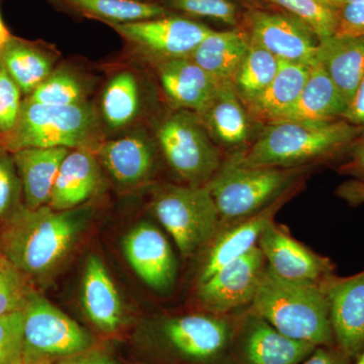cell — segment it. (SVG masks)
<instances>
[{
  "instance_id": "obj_1",
  "label": "cell",
  "mask_w": 364,
  "mask_h": 364,
  "mask_svg": "<svg viewBox=\"0 0 364 364\" xmlns=\"http://www.w3.org/2000/svg\"><path fill=\"white\" fill-rule=\"evenodd\" d=\"M90 210H56L21 205L4 222L2 256L26 277H43L58 267L87 227Z\"/></svg>"
},
{
  "instance_id": "obj_2",
  "label": "cell",
  "mask_w": 364,
  "mask_h": 364,
  "mask_svg": "<svg viewBox=\"0 0 364 364\" xmlns=\"http://www.w3.org/2000/svg\"><path fill=\"white\" fill-rule=\"evenodd\" d=\"M361 133L344 119L275 122L263 126L250 145L230 158L245 166L312 167L347 152Z\"/></svg>"
},
{
  "instance_id": "obj_3",
  "label": "cell",
  "mask_w": 364,
  "mask_h": 364,
  "mask_svg": "<svg viewBox=\"0 0 364 364\" xmlns=\"http://www.w3.org/2000/svg\"><path fill=\"white\" fill-rule=\"evenodd\" d=\"M250 308L289 338L336 346L322 284L282 279L267 263Z\"/></svg>"
},
{
  "instance_id": "obj_4",
  "label": "cell",
  "mask_w": 364,
  "mask_h": 364,
  "mask_svg": "<svg viewBox=\"0 0 364 364\" xmlns=\"http://www.w3.org/2000/svg\"><path fill=\"white\" fill-rule=\"evenodd\" d=\"M11 153L28 148H67L97 152L102 145L100 121L92 105H46L26 100L18 123L4 135Z\"/></svg>"
},
{
  "instance_id": "obj_5",
  "label": "cell",
  "mask_w": 364,
  "mask_h": 364,
  "mask_svg": "<svg viewBox=\"0 0 364 364\" xmlns=\"http://www.w3.org/2000/svg\"><path fill=\"white\" fill-rule=\"evenodd\" d=\"M310 168L245 166L229 158L208 183L221 223L229 224L264 210L301 186V179Z\"/></svg>"
},
{
  "instance_id": "obj_6",
  "label": "cell",
  "mask_w": 364,
  "mask_h": 364,
  "mask_svg": "<svg viewBox=\"0 0 364 364\" xmlns=\"http://www.w3.org/2000/svg\"><path fill=\"white\" fill-rule=\"evenodd\" d=\"M152 208L183 257L195 255L210 243L221 225L208 184H162L155 189Z\"/></svg>"
},
{
  "instance_id": "obj_7",
  "label": "cell",
  "mask_w": 364,
  "mask_h": 364,
  "mask_svg": "<svg viewBox=\"0 0 364 364\" xmlns=\"http://www.w3.org/2000/svg\"><path fill=\"white\" fill-rule=\"evenodd\" d=\"M156 138L167 164L188 186H205L221 167L219 147L195 112H171L158 124Z\"/></svg>"
},
{
  "instance_id": "obj_8",
  "label": "cell",
  "mask_w": 364,
  "mask_h": 364,
  "mask_svg": "<svg viewBox=\"0 0 364 364\" xmlns=\"http://www.w3.org/2000/svg\"><path fill=\"white\" fill-rule=\"evenodd\" d=\"M23 313V355L67 358L90 350L87 330L33 291Z\"/></svg>"
},
{
  "instance_id": "obj_9",
  "label": "cell",
  "mask_w": 364,
  "mask_h": 364,
  "mask_svg": "<svg viewBox=\"0 0 364 364\" xmlns=\"http://www.w3.org/2000/svg\"><path fill=\"white\" fill-rule=\"evenodd\" d=\"M109 26L135 52L154 65L169 60L188 58L203 40L214 31L198 21L170 14L152 20Z\"/></svg>"
},
{
  "instance_id": "obj_10",
  "label": "cell",
  "mask_w": 364,
  "mask_h": 364,
  "mask_svg": "<svg viewBox=\"0 0 364 364\" xmlns=\"http://www.w3.org/2000/svg\"><path fill=\"white\" fill-rule=\"evenodd\" d=\"M244 23L250 39L277 59L309 66L315 63L317 33L293 14L251 9Z\"/></svg>"
},
{
  "instance_id": "obj_11",
  "label": "cell",
  "mask_w": 364,
  "mask_h": 364,
  "mask_svg": "<svg viewBox=\"0 0 364 364\" xmlns=\"http://www.w3.org/2000/svg\"><path fill=\"white\" fill-rule=\"evenodd\" d=\"M265 267L264 255L255 246L198 284L200 304L208 313L218 316L251 305Z\"/></svg>"
},
{
  "instance_id": "obj_12",
  "label": "cell",
  "mask_w": 364,
  "mask_h": 364,
  "mask_svg": "<svg viewBox=\"0 0 364 364\" xmlns=\"http://www.w3.org/2000/svg\"><path fill=\"white\" fill-rule=\"evenodd\" d=\"M268 267L282 279L323 284L334 274V265L296 240L274 221L263 230L257 243Z\"/></svg>"
},
{
  "instance_id": "obj_13",
  "label": "cell",
  "mask_w": 364,
  "mask_h": 364,
  "mask_svg": "<svg viewBox=\"0 0 364 364\" xmlns=\"http://www.w3.org/2000/svg\"><path fill=\"white\" fill-rule=\"evenodd\" d=\"M165 341L178 355L188 360L212 361L227 351L232 326L214 314H193L167 320L162 326Z\"/></svg>"
},
{
  "instance_id": "obj_14",
  "label": "cell",
  "mask_w": 364,
  "mask_h": 364,
  "mask_svg": "<svg viewBox=\"0 0 364 364\" xmlns=\"http://www.w3.org/2000/svg\"><path fill=\"white\" fill-rule=\"evenodd\" d=\"M337 348L354 360L364 348V272L322 284Z\"/></svg>"
},
{
  "instance_id": "obj_15",
  "label": "cell",
  "mask_w": 364,
  "mask_h": 364,
  "mask_svg": "<svg viewBox=\"0 0 364 364\" xmlns=\"http://www.w3.org/2000/svg\"><path fill=\"white\" fill-rule=\"evenodd\" d=\"M299 186L287 191L257 214L229 223L220 231L218 230L217 234L210 242V247L198 277V284L207 282L218 270L226 267L228 263L236 260L257 246L263 230L269 223L274 221L279 208L298 191Z\"/></svg>"
},
{
  "instance_id": "obj_16",
  "label": "cell",
  "mask_w": 364,
  "mask_h": 364,
  "mask_svg": "<svg viewBox=\"0 0 364 364\" xmlns=\"http://www.w3.org/2000/svg\"><path fill=\"white\" fill-rule=\"evenodd\" d=\"M124 252L134 272L147 286L168 291L176 279V260L166 237L150 223H141L127 235Z\"/></svg>"
},
{
  "instance_id": "obj_17",
  "label": "cell",
  "mask_w": 364,
  "mask_h": 364,
  "mask_svg": "<svg viewBox=\"0 0 364 364\" xmlns=\"http://www.w3.org/2000/svg\"><path fill=\"white\" fill-rule=\"evenodd\" d=\"M316 348L289 338L251 312L242 325L240 352L245 364H299Z\"/></svg>"
},
{
  "instance_id": "obj_18",
  "label": "cell",
  "mask_w": 364,
  "mask_h": 364,
  "mask_svg": "<svg viewBox=\"0 0 364 364\" xmlns=\"http://www.w3.org/2000/svg\"><path fill=\"white\" fill-rule=\"evenodd\" d=\"M198 117L218 147L235 152L247 147L254 122L233 83H220L215 97Z\"/></svg>"
},
{
  "instance_id": "obj_19",
  "label": "cell",
  "mask_w": 364,
  "mask_h": 364,
  "mask_svg": "<svg viewBox=\"0 0 364 364\" xmlns=\"http://www.w3.org/2000/svg\"><path fill=\"white\" fill-rule=\"evenodd\" d=\"M160 85L176 109L200 114L215 97L220 83L191 58L155 64Z\"/></svg>"
},
{
  "instance_id": "obj_20",
  "label": "cell",
  "mask_w": 364,
  "mask_h": 364,
  "mask_svg": "<svg viewBox=\"0 0 364 364\" xmlns=\"http://www.w3.org/2000/svg\"><path fill=\"white\" fill-rule=\"evenodd\" d=\"M102 186V170L95 152L70 150L61 163L48 205L56 210H73L97 195Z\"/></svg>"
},
{
  "instance_id": "obj_21",
  "label": "cell",
  "mask_w": 364,
  "mask_h": 364,
  "mask_svg": "<svg viewBox=\"0 0 364 364\" xmlns=\"http://www.w3.org/2000/svg\"><path fill=\"white\" fill-rule=\"evenodd\" d=\"M97 153L107 171L123 186L143 183L154 169V148L147 136L139 133L107 141L100 145Z\"/></svg>"
},
{
  "instance_id": "obj_22",
  "label": "cell",
  "mask_w": 364,
  "mask_h": 364,
  "mask_svg": "<svg viewBox=\"0 0 364 364\" xmlns=\"http://www.w3.org/2000/svg\"><path fill=\"white\" fill-rule=\"evenodd\" d=\"M316 62L349 105L364 78V37L333 35L318 39Z\"/></svg>"
},
{
  "instance_id": "obj_23",
  "label": "cell",
  "mask_w": 364,
  "mask_h": 364,
  "mask_svg": "<svg viewBox=\"0 0 364 364\" xmlns=\"http://www.w3.org/2000/svg\"><path fill=\"white\" fill-rule=\"evenodd\" d=\"M346 100L320 64L315 62L299 97L279 121L334 122L342 119ZM275 123V122H274Z\"/></svg>"
},
{
  "instance_id": "obj_24",
  "label": "cell",
  "mask_w": 364,
  "mask_h": 364,
  "mask_svg": "<svg viewBox=\"0 0 364 364\" xmlns=\"http://www.w3.org/2000/svg\"><path fill=\"white\" fill-rule=\"evenodd\" d=\"M69 151L67 148H28L13 153L26 208L35 210L49 205L55 179Z\"/></svg>"
},
{
  "instance_id": "obj_25",
  "label": "cell",
  "mask_w": 364,
  "mask_h": 364,
  "mask_svg": "<svg viewBox=\"0 0 364 364\" xmlns=\"http://www.w3.org/2000/svg\"><path fill=\"white\" fill-rule=\"evenodd\" d=\"M81 301L88 318L105 333L117 331L123 322V306L114 282L97 255L86 261Z\"/></svg>"
},
{
  "instance_id": "obj_26",
  "label": "cell",
  "mask_w": 364,
  "mask_h": 364,
  "mask_svg": "<svg viewBox=\"0 0 364 364\" xmlns=\"http://www.w3.org/2000/svg\"><path fill=\"white\" fill-rule=\"evenodd\" d=\"M249 46L250 37L246 31L240 28L225 32L213 31L189 58L217 82H232L247 54Z\"/></svg>"
},
{
  "instance_id": "obj_27",
  "label": "cell",
  "mask_w": 364,
  "mask_h": 364,
  "mask_svg": "<svg viewBox=\"0 0 364 364\" xmlns=\"http://www.w3.org/2000/svg\"><path fill=\"white\" fill-rule=\"evenodd\" d=\"M310 66L279 60V68L267 90L246 107L254 123H274L296 102L306 78Z\"/></svg>"
},
{
  "instance_id": "obj_28",
  "label": "cell",
  "mask_w": 364,
  "mask_h": 364,
  "mask_svg": "<svg viewBox=\"0 0 364 364\" xmlns=\"http://www.w3.org/2000/svg\"><path fill=\"white\" fill-rule=\"evenodd\" d=\"M53 63L49 53L13 38L0 49V64L25 95H30L54 71Z\"/></svg>"
},
{
  "instance_id": "obj_29",
  "label": "cell",
  "mask_w": 364,
  "mask_h": 364,
  "mask_svg": "<svg viewBox=\"0 0 364 364\" xmlns=\"http://www.w3.org/2000/svg\"><path fill=\"white\" fill-rule=\"evenodd\" d=\"M86 18L109 23H133L169 16L166 7L140 0H55Z\"/></svg>"
},
{
  "instance_id": "obj_30",
  "label": "cell",
  "mask_w": 364,
  "mask_h": 364,
  "mask_svg": "<svg viewBox=\"0 0 364 364\" xmlns=\"http://www.w3.org/2000/svg\"><path fill=\"white\" fill-rule=\"evenodd\" d=\"M279 68V60L250 39V46L232 81L245 107L259 97Z\"/></svg>"
},
{
  "instance_id": "obj_31",
  "label": "cell",
  "mask_w": 364,
  "mask_h": 364,
  "mask_svg": "<svg viewBox=\"0 0 364 364\" xmlns=\"http://www.w3.org/2000/svg\"><path fill=\"white\" fill-rule=\"evenodd\" d=\"M140 90L131 71L112 76L102 97V116L112 129H121L135 119L140 111Z\"/></svg>"
},
{
  "instance_id": "obj_32",
  "label": "cell",
  "mask_w": 364,
  "mask_h": 364,
  "mask_svg": "<svg viewBox=\"0 0 364 364\" xmlns=\"http://www.w3.org/2000/svg\"><path fill=\"white\" fill-rule=\"evenodd\" d=\"M87 86L77 74L61 68L53 71L26 100L46 105L85 104Z\"/></svg>"
},
{
  "instance_id": "obj_33",
  "label": "cell",
  "mask_w": 364,
  "mask_h": 364,
  "mask_svg": "<svg viewBox=\"0 0 364 364\" xmlns=\"http://www.w3.org/2000/svg\"><path fill=\"white\" fill-rule=\"evenodd\" d=\"M277 4L287 14L305 21L317 33L318 39L335 35L337 13L318 0H267Z\"/></svg>"
},
{
  "instance_id": "obj_34",
  "label": "cell",
  "mask_w": 364,
  "mask_h": 364,
  "mask_svg": "<svg viewBox=\"0 0 364 364\" xmlns=\"http://www.w3.org/2000/svg\"><path fill=\"white\" fill-rule=\"evenodd\" d=\"M33 291L26 275L0 255V317L23 311Z\"/></svg>"
},
{
  "instance_id": "obj_35",
  "label": "cell",
  "mask_w": 364,
  "mask_h": 364,
  "mask_svg": "<svg viewBox=\"0 0 364 364\" xmlns=\"http://www.w3.org/2000/svg\"><path fill=\"white\" fill-rule=\"evenodd\" d=\"M167 6L200 18L220 21L236 26L239 23V9L232 0H166Z\"/></svg>"
},
{
  "instance_id": "obj_36",
  "label": "cell",
  "mask_w": 364,
  "mask_h": 364,
  "mask_svg": "<svg viewBox=\"0 0 364 364\" xmlns=\"http://www.w3.org/2000/svg\"><path fill=\"white\" fill-rule=\"evenodd\" d=\"M23 355V311L0 317V364H18Z\"/></svg>"
},
{
  "instance_id": "obj_37",
  "label": "cell",
  "mask_w": 364,
  "mask_h": 364,
  "mask_svg": "<svg viewBox=\"0 0 364 364\" xmlns=\"http://www.w3.org/2000/svg\"><path fill=\"white\" fill-rule=\"evenodd\" d=\"M21 182L13 157L0 156V222L21 207Z\"/></svg>"
},
{
  "instance_id": "obj_38",
  "label": "cell",
  "mask_w": 364,
  "mask_h": 364,
  "mask_svg": "<svg viewBox=\"0 0 364 364\" xmlns=\"http://www.w3.org/2000/svg\"><path fill=\"white\" fill-rule=\"evenodd\" d=\"M21 90L0 64V135L9 133L20 117Z\"/></svg>"
},
{
  "instance_id": "obj_39",
  "label": "cell",
  "mask_w": 364,
  "mask_h": 364,
  "mask_svg": "<svg viewBox=\"0 0 364 364\" xmlns=\"http://www.w3.org/2000/svg\"><path fill=\"white\" fill-rule=\"evenodd\" d=\"M335 35L364 37V2L345 4L340 7Z\"/></svg>"
},
{
  "instance_id": "obj_40",
  "label": "cell",
  "mask_w": 364,
  "mask_h": 364,
  "mask_svg": "<svg viewBox=\"0 0 364 364\" xmlns=\"http://www.w3.org/2000/svg\"><path fill=\"white\" fill-rule=\"evenodd\" d=\"M348 151V161L340 167V171L354 177V181L364 184V131L354 141Z\"/></svg>"
},
{
  "instance_id": "obj_41",
  "label": "cell",
  "mask_w": 364,
  "mask_h": 364,
  "mask_svg": "<svg viewBox=\"0 0 364 364\" xmlns=\"http://www.w3.org/2000/svg\"><path fill=\"white\" fill-rule=\"evenodd\" d=\"M352 359L336 346L317 347L299 364H351Z\"/></svg>"
},
{
  "instance_id": "obj_42",
  "label": "cell",
  "mask_w": 364,
  "mask_h": 364,
  "mask_svg": "<svg viewBox=\"0 0 364 364\" xmlns=\"http://www.w3.org/2000/svg\"><path fill=\"white\" fill-rule=\"evenodd\" d=\"M342 119L364 131V78L349 102Z\"/></svg>"
},
{
  "instance_id": "obj_43",
  "label": "cell",
  "mask_w": 364,
  "mask_h": 364,
  "mask_svg": "<svg viewBox=\"0 0 364 364\" xmlns=\"http://www.w3.org/2000/svg\"><path fill=\"white\" fill-rule=\"evenodd\" d=\"M57 364H119L102 352L87 350L63 358Z\"/></svg>"
},
{
  "instance_id": "obj_44",
  "label": "cell",
  "mask_w": 364,
  "mask_h": 364,
  "mask_svg": "<svg viewBox=\"0 0 364 364\" xmlns=\"http://www.w3.org/2000/svg\"><path fill=\"white\" fill-rule=\"evenodd\" d=\"M338 195L351 205L364 203V184L352 181L340 186Z\"/></svg>"
},
{
  "instance_id": "obj_45",
  "label": "cell",
  "mask_w": 364,
  "mask_h": 364,
  "mask_svg": "<svg viewBox=\"0 0 364 364\" xmlns=\"http://www.w3.org/2000/svg\"><path fill=\"white\" fill-rule=\"evenodd\" d=\"M18 364H52V358L46 356L23 355V359Z\"/></svg>"
},
{
  "instance_id": "obj_46",
  "label": "cell",
  "mask_w": 364,
  "mask_h": 364,
  "mask_svg": "<svg viewBox=\"0 0 364 364\" xmlns=\"http://www.w3.org/2000/svg\"><path fill=\"white\" fill-rule=\"evenodd\" d=\"M11 39V33L7 30L6 25H4V21L1 18V14H0V49L7 44Z\"/></svg>"
},
{
  "instance_id": "obj_47",
  "label": "cell",
  "mask_w": 364,
  "mask_h": 364,
  "mask_svg": "<svg viewBox=\"0 0 364 364\" xmlns=\"http://www.w3.org/2000/svg\"><path fill=\"white\" fill-rule=\"evenodd\" d=\"M318 1L322 2L326 6L330 7V9L336 11V13L340 7L344 4V0H318Z\"/></svg>"
},
{
  "instance_id": "obj_48",
  "label": "cell",
  "mask_w": 364,
  "mask_h": 364,
  "mask_svg": "<svg viewBox=\"0 0 364 364\" xmlns=\"http://www.w3.org/2000/svg\"><path fill=\"white\" fill-rule=\"evenodd\" d=\"M354 360H355V363L354 364H364V348Z\"/></svg>"
},
{
  "instance_id": "obj_49",
  "label": "cell",
  "mask_w": 364,
  "mask_h": 364,
  "mask_svg": "<svg viewBox=\"0 0 364 364\" xmlns=\"http://www.w3.org/2000/svg\"><path fill=\"white\" fill-rule=\"evenodd\" d=\"M243 1L247 2V4H251V6H258L260 0H243Z\"/></svg>"
},
{
  "instance_id": "obj_50",
  "label": "cell",
  "mask_w": 364,
  "mask_h": 364,
  "mask_svg": "<svg viewBox=\"0 0 364 364\" xmlns=\"http://www.w3.org/2000/svg\"><path fill=\"white\" fill-rule=\"evenodd\" d=\"M352 2H364V0H344V4H352Z\"/></svg>"
}]
</instances>
